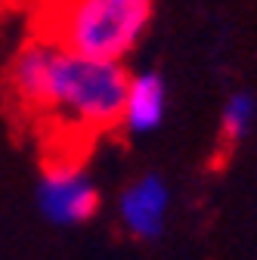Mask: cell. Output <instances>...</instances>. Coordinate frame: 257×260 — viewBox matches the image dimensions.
Returning <instances> with one entry per match:
<instances>
[{
  "label": "cell",
  "instance_id": "6da1fadb",
  "mask_svg": "<svg viewBox=\"0 0 257 260\" xmlns=\"http://www.w3.org/2000/svg\"><path fill=\"white\" fill-rule=\"evenodd\" d=\"M131 69L124 62L75 56L59 44L31 35L10 56L4 72L7 103L25 118L75 137L118 130Z\"/></svg>",
  "mask_w": 257,
  "mask_h": 260
},
{
  "label": "cell",
  "instance_id": "8992f818",
  "mask_svg": "<svg viewBox=\"0 0 257 260\" xmlns=\"http://www.w3.org/2000/svg\"><path fill=\"white\" fill-rule=\"evenodd\" d=\"M257 121V100L248 90H236L227 96V103L220 109V143L236 146L242 143Z\"/></svg>",
  "mask_w": 257,
  "mask_h": 260
},
{
  "label": "cell",
  "instance_id": "5b68a950",
  "mask_svg": "<svg viewBox=\"0 0 257 260\" xmlns=\"http://www.w3.org/2000/svg\"><path fill=\"white\" fill-rule=\"evenodd\" d=\"M168 81L146 69V72H131V84H127V96H124V112H121V124L118 130L127 137H149L168 118Z\"/></svg>",
  "mask_w": 257,
  "mask_h": 260
},
{
  "label": "cell",
  "instance_id": "277c9868",
  "mask_svg": "<svg viewBox=\"0 0 257 260\" xmlns=\"http://www.w3.org/2000/svg\"><path fill=\"white\" fill-rule=\"evenodd\" d=\"M171 186L162 174H140L127 183L118 195V223L121 230L137 239V242H155L162 239V233L168 230V220H171Z\"/></svg>",
  "mask_w": 257,
  "mask_h": 260
},
{
  "label": "cell",
  "instance_id": "7a4b0ae2",
  "mask_svg": "<svg viewBox=\"0 0 257 260\" xmlns=\"http://www.w3.org/2000/svg\"><path fill=\"white\" fill-rule=\"evenodd\" d=\"M155 22V0H47L35 35L75 56L127 62Z\"/></svg>",
  "mask_w": 257,
  "mask_h": 260
},
{
  "label": "cell",
  "instance_id": "3957f363",
  "mask_svg": "<svg viewBox=\"0 0 257 260\" xmlns=\"http://www.w3.org/2000/svg\"><path fill=\"white\" fill-rule=\"evenodd\" d=\"M35 202L47 223L72 230V226H81L96 217L103 195L87 165L75 155V149H66L44 161L35 186Z\"/></svg>",
  "mask_w": 257,
  "mask_h": 260
}]
</instances>
